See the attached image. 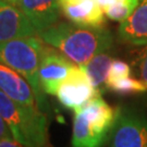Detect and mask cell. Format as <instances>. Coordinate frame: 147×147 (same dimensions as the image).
<instances>
[{"instance_id":"cell-1","label":"cell","mask_w":147,"mask_h":147,"mask_svg":"<svg viewBox=\"0 0 147 147\" xmlns=\"http://www.w3.org/2000/svg\"><path fill=\"white\" fill-rule=\"evenodd\" d=\"M38 36L78 65H83L96 55L108 51L113 42L112 34L105 27L73 22L56 23Z\"/></svg>"},{"instance_id":"cell-2","label":"cell","mask_w":147,"mask_h":147,"mask_svg":"<svg viewBox=\"0 0 147 147\" xmlns=\"http://www.w3.org/2000/svg\"><path fill=\"white\" fill-rule=\"evenodd\" d=\"M46 44L38 35L0 42V62L16 70L30 83L39 109L48 113L49 105L39 82V65Z\"/></svg>"},{"instance_id":"cell-3","label":"cell","mask_w":147,"mask_h":147,"mask_svg":"<svg viewBox=\"0 0 147 147\" xmlns=\"http://www.w3.org/2000/svg\"><path fill=\"white\" fill-rule=\"evenodd\" d=\"M116 118L117 109L100 95L74 110L72 147H102L110 138Z\"/></svg>"},{"instance_id":"cell-4","label":"cell","mask_w":147,"mask_h":147,"mask_svg":"<svg viewBox=\"0 0 147 147\" xmlns=\"http://www.w3.org/2000/svg\"><path fill=\"white\" fill-rule=\"evenodd\" d=\"M0 116L13 138L25 147H45L48 141V120L38 107L22 105L0 89Z\"/></svg>"},{"instance_id":"cell-5","label":"cell","mask_w":147,"mask_h":147,"mask_svg":"<svg viewBox=\"0 0 147 147\" xmlns=\"http://www.w3.org/2000/svg\"><path fill=\"white\" fill-rule=\"evenodd\" d=\"M110 147H147V120L140 112L118 108Z\"/></svg>"},{"instance_id":"cell-6","label":"cell","mask_w":147,"mask_h":147,"mask_svg":"<svg viewBox=\"0 0 147 147\" xmlns=\"http://www.w3.org/2000/svg\"><path fill=\"white\" fill-rule=\"evenodd\" d=\"M99 94L100 92L93 86L83 69L75 64L68 78L59 86L56 96L63 107L76 110Z\"/></svg>"},{"instance_id":"cell-7","label":"cell","mask_w":147,"mask_h":147,"mask_svg":"<svg viewBox=\"0 0 147 147\" xmlns=\"http://www.w3.org/2000/svg\"><path fill=\"white\" fill-rule=\"evenodd\" d=\"M75 63L63 53L46 44L39 65V82L45 94L56 95L59 86L68 78Z\"/></svg>"},{"instance_id":"cell-8","label":"cell","mask_w":147,"mask_h":147,"mask_svg":"<svg viewBox=\"0 0 147 147\" xmlns=\"http://www.w3.org/2000/svg\"><path fill=\"white\" fill-rule=\"evenodd\" d=\"M34 35L38 33L25 13L14 5L0 0V42Z\"/></svg>"},{"instance_id":"cell-9","label":"cell","mask_w":147,"mask_h":147,"mask_svg":"<svg viewBox=\"0 0 147 147\" xmlns=\"http://www.w3.org/2000/svg\"><path fill=\"white\" fill-rule=\"evenodd\" d=\"M16 5L28 18L37 33H42L58 23L59 0H18Z\"/></svg>"},{"instance_id":"cell-10","label":"cell","mask_w":147,"mask_h":147,"mask_svg":"<svg viewBox=\"0 0 147 147\" xmlns=\"http://www.w3.org/2000/svg\"><path fill=\"white\" fill-rule=\"evenodd\" d=\"M60 9L69 20L81 25L101 26L105 13L98 0H59Z\"/></svg>"},{"instance_id":"cell-11","label":"cell","mask_w":147,"mask_h":147,"mask_svg":"<svg viewBox=\"0 0 147 147\" xmlns=\"http://www.w3.org/2000/svg\"><path fill=\"white\" fill-rule=\"evenodd\" d=\"M0 89L19 104L38 107L34 90L26 79L2 62H0Z\"/></svg>"},{"instance_id":"cell-12","label":"cell","mask_w":147,"mask_h":147,"mask_svg":"<svg viewBox=\"0 0 147 147\" xmlns=\"http://www.w3.org/2000/svg\"><path fill=\"white\" fill-rule=\"evenodd\" d=\"M119 36L134 46L147 44V0H138L136 7L124 21L120 23Z\"/></svg>"},{"instance_id":"cell-13","label":"cell","mask_w":147,"mask_h":147,"mask_svg":"<svg viewBox=\"0 0 147 147\" xmlns=\"http://www.w3.org/2000/svg\"><path fill=\"white\" fill-rule=\"evenodd\" d=\"M108 51L98 53V55L94 56L92 59H89L85 64L80 65L86 73V75L88 76L93 86L98 92H100L102 86H106L110 65L113 61V59L111 58V56Z\"/></svg>"},{"instance_id":"cell-14","label":"cell","mask_w":147,"mask_h":147,"mask_svg":"<svg viewBox=\"0 0 147 147\" xmlns=\"http://www.w3.org/2000/svg\"><path fill=\"white\" fill-rule=\"evenodd\" d=\"M138 0H98L105 16L120 23L131 14Z\"/></svg>"},{"instance_id":"cell-15","label":"cell","mask_w":147,"mask_h":147,"mask_svg":"<svg viewBox=\"0 0 147 147\" xmlns=\"http://www.w3.org/2000/svg\"><path fill=\"white\" fill-rule=\"evenodd\" d=\"M107 87L119 95H131L147 90V85L135 76H126L107 85Z\"/></svg>"},{"instance_id":"cell-16","label":"cell","mask_w":147,"mask_h":147,"mask_svg":"<svg viewBox=\"0 0 147 147\" xmlns=\"http://www.w3.org/2000/svg\"><path fill=\"white\" fill-rule=\"evenodd\" d=\"M132 73L147 85V44L142 46L132 63Z\"/></svg>"},{"instance_id":"cell-17","label":"cell","mask_w":147,"mask_h":147,"mask_svg":"<svg viewBox=\"0 0 147 147\" xmlns=\"http://www.w3.org/2000/svg\"><path fill=\"white\" fill-rule=\"evenodd\" d=\"M132 74V68L126 62L122 60H113L110 65V70L108 73L107 82H106V87L107 85L116 82L118 80H121L126 76H130Z\"/></svg>"},{"instance_id":"cell-18","label":"cell","mask_w":147,"mask_h":147,"mask_svg":"<svg viewBox=\"0 0 147 147\" xmlns=\"http://www.w3.org/2000/svg\"><path fill=\"white\" fill-rule=\"evenodd\" d=\"M2 138H13V136L8 124L5 123L3 118L0 116V140Z\"/></svg>"},{"instance_id":"cell-19","label":"cell","mask_w":147,"mask_h":147,"mask_svg":"<svg viewBox=\"0 0 147 147\" xmlns=\"http://www.w3.org/2000/svg\"><path fill=\"white\" fill-rule=\"evenodd\" d=\"M0 147H25L14 138H2L0 140Z\"/></svg>"},{"instance_id":"cell-20","label":"cell","mask_w":147,"mask_h":147,"mask_svg":"<svg viewBox=\"0 0 147 147\" xmlns=\"http://www.w3.org/2000/svg\"><path fill=\"white\" fill-rule=\"evenodd\" d=\"M3 1L9 2V3H11V5H16V3H18V0H3Z\"/></svg>"}]
</instances>
